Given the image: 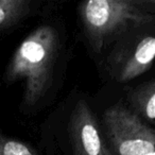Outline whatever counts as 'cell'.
Instances as JSON below:
<instances>
[{
  "instance_id": "cell-1",
  "label": "cell",
  "mask_w": 155,
  "mask_h": 155,
  "mask_svg": "<svg viewBox=\"0 0 155 155\" xmlns=\"http://www.w3.org/2000/svg\"><path fill=\"white\" fill-rule=\"evenodd\" d=\"M60 39L54 27L39 25L15 49L2 73L5 84L22 82L20 110L31 113L44 101L53 83Z\"/></svg>"
},
{
  "instance_id": "cell-2",
  "label": "cell",
  "mask_w": 155,
  "mask_h": 155,
  "mask_svg": "<svg viewBox=\"0 0 155 155\" xmlns=\"http://www.w3.org/2000/svg\"><path fill=\"white\" fill-rule=\"evenodd\" d=\"M78 12L95 52L136 29L155 25V13L142 9L135 0H87L79 5Z\"/></svg>"
},
{
  "instance_id": "cell-3",
  "label": "cell",
  "mask_w": 155,
  "mask_h": 155,
  "mask_svg": "<svg viewBox=\"0 0 155 155\" xmlns=\"http://www.w3.org/2000/svg\"><path fill=\"white\" fill-rule=\"evenodd\" d=\"M103 123L116 155H148L155 152V130L127 106L116 104L104 112Z\"/></svg>"
},
{
  "instance_id": "cell-4",
  "label": "cell",
  "mask_w": 155,
  "mask_h": 155,
  "mask_svg": "<svg viewBox=\"0 0 155 155\" xmlns=\"http://www.w3.org/2000/svg\"><path fill=\"white\" fill-rule=\"evenodd\" d=\"M125 35L127 39L110 56V71L115 80L129 82L143 74L155 61V25Z\"/></svg>"
},
{
  "instance_id": "cell-5",
  "label": "cell",
  "mask_w": 155,
  "mask_h": 155,
  "mask_svg": "<svg viewBox=\"0 0 155 155\" xmlns=\"http://www.w3.org/2000/svg\"><path fill=\"white\" fill-rule=\"evenodd\" d=\"M68 129L73 155H113L85 100L81 99L75 103Z\"/></svg>"
},
{
  "instance_id": "cell-6",
  "label": "cell",
  "mask_w": 155,
  "mask_h": 155,
  "mask_svg": "<svg viewBox=\"0 0 155 155\" xmlns=\"http://www.w3.org/2000/svg\"><path fill=\"white\" fill-rule=\"evenodd\" d=\"M35 11L33 0H0V36L15 30Z\"/></svg>"
},
{
  "instance_id": "cell-7",
  "label": "cell",
  "mask_w": 155,
  "mask_h": 155,
  "mask_svg": "<svg viewBox=\"0 0 155 155\" xmlns=\"http://www.w3.org/2000/svg\"><path fill=\"white\" fill-rule=\"evenodd\" d=\"M127 99L137 116L155 124V79L132 89Z\"/></svg>"
},
{
  "instance_id": "cell-8",
  "label": "cell",
  "mask_w": 155,
  "mask_h": 155,
  "mask_svg": "<svg viewBox=\"0 0 155 155\" xmlns=\"http://www.w3.org/2000/svg\"><path fill=\"white\" fill-rule=\"evenodd\" d=\"M0 155H38L26 142L5 135L0 130Z\"/></svg>"
},
{
  "instance_id": "cell-9",
  "label": "cell",
  "mask_w": 155,
  "mask_h": 155,
  "mask_svg": "<svg viewBox=\"0 0 155 155\" xmlns=\"http://www.w3.org/2000/svg\"><path fill=\"white\" fill-rule=\"evenodd\" d=\"M135 1L142 9L155 13V0H135Z\"/></svg>"
},
{
  "instance_id": "cell-10",
  "label": "cell",
  "mask_w": 155,
  "mask_h": 155,
  "mask_svg": "<svg viewBox=\"0 0 155 155\" xmlns=\"http://www.w3.org/2000/svg\"><path fill=\"white\" fill-rule=\"evenodd\" d=\"M148 155H155V152H153V153H150V154H148Z\"/></svg>"
}]
</instances>
